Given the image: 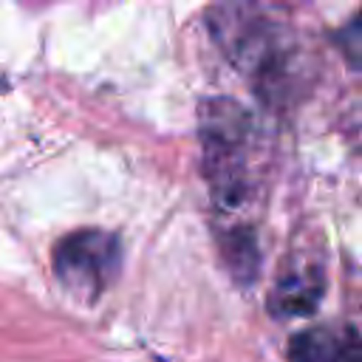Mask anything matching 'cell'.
Wrapping results in <instances>:
<instances>
[{"label": "cell", "mask_w": 362, "mask_h": 362, "mask_svg": "<svg viewBox=\"0 0 362 362\" xmlns=\"http://www.w3.org/2000/svg\"><path fill=\"white\" fill-rule=\"evenodd\" d=\"M122 260L119 238L102 229H79L54 246V272L76 297L96 300L116 277Z\"/></svg>", "instance_id": "3"}, {"label": "cell", "mask_w": 362, "mask_h": 362, "mask_svg": "<svg viewBox=\"0 0 362 362\" xmlns=\"http://www.w3.org/2000/svg\"><path fill=\"white\" fill-rule=\"evenodd\" d=\"M209 31L263 99L272 102L283 93L291 68V40L260 0H221L209 11Z\"/></svg>", "instance_id": "1"}, {"label": "cell", "mask_w": 362, "mask_h": 362, "mask_svg": "<svg viewBox=\"0 0 362 362\" xmlns=\"http://www.w3.org/2000/svg\"><path fill=\"white\" fill-rule=\"evenodd\" d=\"M322 291H325V274L317 260H308V257L288 260L272 286L269 311L280 320L305 317L320 305Z\"/></svg>", "instance_id": "4"}, {"label": "cell", "mask_w": 362, "mask_h": 362, "mask_svg": "<svg viewBox=\"0 0 362 362\" xmlns=\"http://www.w3.org/2000/svg\"><path fill=\"white\" fill-rule=\"evenodd\" d=\"M288 362H362V334L354 325H314L291 337Z\"/></svg>", "instance_id": "5"}, {"label": "cell", "mask_w": 362, "mask_h": 362, "mask_svg": "<svg viewBox=\"0 0 362 362\" xmlns=\"http://www.w3.org/2000/svg\"><path fill=\"white\" fill-rule=\"evenodd\" d=\"M201 170L221 209H240L255 187V119L229 99L209 96L198 105Z\"/></svg>", "instance_id": "2"}, {"label": "cell", "mask_w": 362, "mask_h": 362, "mask_svg": "<svg viewBox=\"0 0 362 362\" xmlns=\"http://www.w3.org/2000/svg\"><path fill=\"white\" fill-rule=\"evenodd\" d=\"M337 48L351 65L362 68V8L337 31Z\"/></svg>", "instance_id": "6"}]
</instances>
